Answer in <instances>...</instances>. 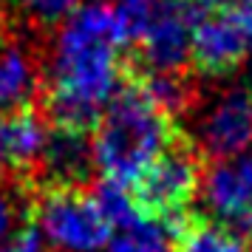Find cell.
Masks as SVG:
<instances>
[{"instance_id": "6da1fadb", "label": "cell", "mask_w": 252, "mask_h": 252, "mask_svg": "<svg viewBox=\"0 0 252 252\" xmlns=\"http://www.w3.org/2000/svg\"><path fill=\"white\" fill-rule=\"evenodd\" d=\"M182 130V122L167 116L150 99L139 77L122 60L119 82L105 105L99 125L94 130L99 176L127 184Z\"/></svg>"}, {"instance_id": "7a4b0ae2", "label": "cell", "mask_w": 252, "mask_h": 252, "mask_svg": "<svg viewBox=\"0 0 252 252\" xmlns=\"http://www.w3.org/2000/svg\"><path fill=\"white\" fill-rule=\"evenodd\" d=\"M207 159L187 133H179L153 161L125 184L130 204L145 224H159L164 232L187 213V204L198 193Z\"/></svg>"}, {"instance_id": "3957f363", "label": "cell", "mask_w": 252, "mask_h": 252, "mask_svg": "<svg viewBox=\"0 0 252 252\" xmlns=\"http://www.w3.org/2000/svg\"><path fill=\"white\" fill-rule=\"evenodd\" d=\"M32 224L65 252H99L114 232L94 195V187H71V184L34 187Z\"/></svg>"}, {"instance_id": "277c9868", "label": "cell", "mask_w": 252, "mask_h": 252, "mask_svg": "<svg viewBox=\"0 0 252 252\" xmlns=\"http://www.w3.org/2000/svg\"><path fill=\"white\" fill-rule=\"evenodd\" d=\"M14 17L0 14V114H20L40 108L48 80V54L40 37H29Z\"/></svg>"}, {"instance_id": "5b68a950", "label": "cell", "mask_w": 252, "mask_h": 252, "mask_svg": "<svg viewBox=\"0 0 252 252\" xmlns=\"http://www.w3.org/2000/svg\"><path fill=\"white\" fill-rule=\"evenodd\" d=\"M252 54V6L227 3L193 26L190 65L207 77H227Z\"/></svg>"}, {"instance_id": "8992f818", "label": "cell", "mask_w": 252, "mask_h": 252, "mask_svg": "<svg viewBox=\"0 0 252 252\" xmlns=\"http://www.w3.org/2000/svg\"><path fill=\"white\" fill-rule=\"evenodd\" d=\"M99 179L94 133H80L68 127L46 125V142L40 150V161L32 176V184H71V187H94Z\"/></svg>"}, {"instance_id": "52a82bcc", "label": "cell", "mask_w": 252, "mask_h": 252, "mask_svg": "<svg viewBox=\"0 0 252 252\" xmlns=\"http://www.w3.org/2000/svg\"><path fill=\"white\" fill-rule=\"evenodd\" d=\"M193 142L198 145L207 164L241 156L252 145V94L241 88L224 94L201 122L198 139Z\"/></svg>"}, {"instance_id": "ba28073f", "label": "cell", "mask_w": 252, "mask_h": 252, "mask_svg": "<svg viewBox=\"0 0 252 252\" xmlns=\"http://www.w3.org/2000/svg\"><path fill=\"white\" fill-rule=\"evenodd\" d=\"M201 182L207 204L221 224L252 235V153L238 161H210Z\"/></svg>"}, {"instance_id": "9c48e42d", "label": "cell", "mask_w": 252, "mask_h": 252, "mask_svg": "<svg viewBox=\"0 0 252 252\" xmlns=\"http://www.w3.org/2000/svg\"><path fill=\"white\" fill-rule=\"evenodd\" d=\"M173 252H247V241L221 221L184 213L170 229Z\"/></svg>"}, {"instance_id": "30bf717a", "label": "cell", "mask_w": 252, "mask_h": 252, "mask_svg": "<svg viewBox=\"0 0 252 252\" xmlns=\"http://www.w3.org/2000/svg\"><path fill=\"white\" fill-rule=\"evenodd\" d=\"M34 184L20 176H0V244L32 224Z\"/></svg>"}, {"instance_id": "8fae6325", "label": "cell", "mask_w": 252, "mask_h": 252, "mask_svg": "<svg viewBox=\"0 0 252 252\" xmlns=\"http://www.w3.org/2000/svg\"><path fill=\"white\" fill-rule=\"evenodd\" d=\"M20 20H26V29L37 34L54 32L68 14L80 9V0H12Z\"/></svg>"}, {"instance_id": "7c38bea8", "label": "cell", "mask_w": 252, "mask_h": 252, "mask_svg": "<svg viewBox=\"0 0 252 252\" xmlns=\"http://www.w3.org/2000/svg\"><path fill=\"white\" fill-rule=\"evenodd\" d=\"M111 252H173V250L159 224H139L133 229H125L111 244Z\"/></svg>"}, {"instance_id": "4fadbf2b", "label": "cell", "mask_w": 252, "mask_h": 252, "mask_svg": "<svg viewBox=\"0 0 252 252\" xmlns=\"http://www.w3.org/2000/svg\"><path fill=\"white\" fill-rule=\"evenodd\" d=\"M0 176H20V161H17V150H14V127L12 116L0 114Z\"/></svg>"}, {"instance_id": "5bb4252c", "label": "cell", "mask_w": 252, "mask_h": 252, "mask_svg": "<svg viewBox=\"0 0 252 252\" xmlns=\"http://www.w3.org/2000/svg\"><path fill=\"white\" fill-rule=\"evenodd\" d=\"M40 252H57V250H46V247H43V250H40Z\"/></svg>"}, {"instance_id": "9a60e30c", "label": "cell", "mask_w": 252, "mask_h": 252, "mask_svg": "<svg viewBox=\"0 0 252 252\" xmlns=\"http://www.w3.org/2000/svg\"><path fill=\"white\" fill-rule=\"evenodd\" d=\"M250 94H252V77H250Z\"/></svg>"}, {"instance_id": "2e32d148", "label": "cell", "mask_w": 252, "mask_h": 252, "mask_svg": "<svg viewBox=\"0 0 252 252\" xmlns=\"http://www.w3.org/2000/svg\"><path fill=\"white\" fill-rule=\"evenodd\" d=\"M244 3H247V6H252V0H244Z\"/></svg>"}]
</instances>
